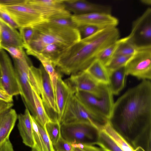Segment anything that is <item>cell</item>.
<instances>
[{
  "label": "cell",
  "mask_w": 151,
  "mask_h": 151,
  "mask_svg": "<svg viewBox=\"0 0 151 151\" xmlns=\"http://www.w3.org/2000/svg\"><path fill=\"white\" fill-rule=\"evenodd\" d=\"M109 122L136 151H151V83L143 80L114 103Z\"/></svg>",
  "instance_id": "cell-1"
},
{
  "label": "cell",
  "mask_w": 151,
  "mask_h": 151,
  "mask_svg": "<svg viewBox=\"0 0 151 151\" xmlns=\"http://www.w3.org/2000/svg\"><path fill=\"white\" fill-rule=\"evenodd\" d=\"M119 37V31L116 27L102 29L66 49L59 57L55 67L59 71L70 76L85 71L101 50Z\"/></svg>",
  "instance_id": "cell-2"
},
{
  "label": "cell",
  "mask_w": 151,
  "mask_h": 151,
  "mask_svg": "<svg viewBox=\"0 0 151 151\" xmlns=\"http://www.w3.org/2000/svg\"><path fill=\"white\" fill-rule=\"evenodd\" d=\"M33 27V38L24 47L27 55L32 52H40L44 46L50 44H60L68 47L81 40L77 28L62 27L48 21Z\"/></svg>",
  "instance_id": "cell-3"
},
{
  "label": "cell",
  "mask_w": 151,
  "mask_h": 151,
  "mask_svg": "<svg viewBox=\"0 0 151 151\" xmlns=\"http://www.w3.org/2000/svg\"><path fill=\"white\" fill-rule=\"evenodd\" d=\"M0 6L12 17L19 27H34L48 22L43 14L28 0H5Z\"/></svg>",
  "instance_id": "cell-4"
},
{
  "label": "cell",
  "mask_w": 151,
  "mask_h": 151,
  "mask_svg": "<svg viewBox=\"0 0 151 151\" xmlns=\"http://www.w3.org/2000/svg\"><path fill=\"white\" fill-rule=\"evenodd\" d=\"M109 121L93 113L79 101L74 93L69 97L60 124L82 122L90 124L99 130L103 129Z\"/></svg>",
  "instance_id": "cell-5"
},
{
  "label": "cell",
  "mask_w": 151,
  "mask_h": 151,
  "mask_svg": "<svg viewBox=\"0 0 151 151\" xmlns=\"http://www.w3.org/2000/svg\"><path fill=\"white\" fill-rule=\"evenodd\" d=\"M74 94L88 110L109 121L114 103L113 94L108 85H103L102 92L99 96L81 91H77Z\"/></svg>",
  "instance_id": "cell-6"
},
{
  "label": "cell",
  "mask_w": 151,
  "mask_h": 151,
  "mask_svg": "<svg viewBox=\"0 0 151 151\" xmlns=\"http://www.w3.org/2000/svg\"><path fill=\"white\" fill-rule=\"evenodd\" d=\"M61 137L71 144L93 145L100 131L90 124L78 122L61 124Z\"/></svg>",
  "instance_id": "cell-7"
},
{
  "label": "cell",
  "mask_w": 151,
  "mask_h": 151,
  "mask_svg": "<svg viewBox=\"0 0 151 151\" xmlns=\"http://www.w3.org/2000/svg\"><path fill=\"white\" fill-rule=\"evenodd\" d=\"M14 68L20 91V94L27 107L35 117V108L29 72L31 63L26 55L20 59H13Z\"/></svg>",
  "instance_id": "cell-8"
},
{
  "label": "cell",
  "mask_w": 151,
  "mask_h": 151,
  "mask_svg": "<svg viewBox=\"0 0 151 151\" xmlns=\"http://www.w3.org/2000/svg\"><path fill=\"white\" fill-rule=\"evenodd\" d=\"M127 75L139 79H151V46L138 48L125 66Z\"/></svg>",
  "instance_id": "cell-9"
},
{
  "label": "cell",
  "mask_w": 151,
  "mask_h": 151,
  "mask_svg": "<svg viewBox=\"0 0 151 151\" xmlns=\"http://www.w3.org/2000/svg\"><path fill=\"white\" fill-rule=\"evenodd\" d=\"M127 37L137 48L151 46V8L133 22L131 32Z\"/></svg>",
  "instance_id": "cell-10"
},
{
  "label": "cell",
  "mask_w": 151,
  "mask_h": 151,
  "mask_svg": "<svg viewBox=\"0 0 151 151\" xmlns=\"http://www.w3.org/2000/svg\"><path fill=\"white\" fill-rule=\"evenodd\" d=\"M1 85L7 92L13 97L20 94L19 87L14 66L4 50H0Z\"/></svg>",
  "instance_id": "cell-11"
},
{
  "label": "cell",
  "mask_w": 151,
  "mask_h": 151,
  "mask_svg": "<svg viewBox=\"0 0 151 151\" xmlns=\"http://www.w3.org/2000/svg\"><path fill=\"white\" fill-rule=\"evenodd\" d=\"M65 82L74 93L81 91L99 96L102 92L103 84L96 81L86 71L70 76Z\"/></svg>",
  "instance_id": "cell-12"
},
{
  "label": "cell",
  "mask_w": 151,
  "mask_h": 151,
  "mask_svg": "<svg viewBox=\"0 0 151 151\" xmlns=\"http://www.w3.org/2000/svg\"><path fill=\"white\" fill-rule=\"evenodd\" d=\"M39 68L42 79L41 96L44 106L50 121L60 122L54 90L51 82L48 75L42 65Z\"/></svg>",
  "instance_id": "cell-13"
},
{
  "label": "cell",
  "mask_w": 151,
  "mask_h": 151,
  "mask_svg": "<svg viewBox=\"0 0 151 151\" xmlns=\"http://www.w3.org/2000/svg\"><path fill=\"white\" fill-rule=\"evenodd\" d=\"M72 19L77 27L84 25H91L105 28L115 27L118 24L119 21L111 14L100 13L72 14Z\"/></svg>",
  "instance_id": "cell-14"
},
{
  "label": "cell",
  "mask_w": 151,
  "mask_h": 151,
  "mask_svg": "<svg viewBox=\"0 0 151 151\" xmlns=\"http://www.w3.org/2000/svg\"><path fill=\"white\" fill-rule=\"evenodd\" d=\"M34 7L41 12L48 20L70 15L65 7L64 0H28Z\"/></svg>",
  "instance_id": "cell-15"
},
{
  "label": "cell",
  "mask_w": 151,
  "mask_h": 151,
  "mask_svg": "<svg viewBox=\"0 0 151 151\" xmlns=\"http://www.w3.org/2000/svg\"><path fill=\"white\" fill-rule=\"evenodd\" d=\"M65 9L74 15L92 13L111 14V7L109 6L93 3L86 0H64Z\"/></svg>",
  "instance_id": "cell-16"
},
{
  "label": "cell",
  "mask_w": 151,
  "mask_h": 151,
  "mask_svg": "<svg viewBox=\"0 0 151 151\" xmlns=\"http://www.w3.org/2000/svg\"><path fill=\"white\" fill-rule=\"evenodd\" d=\"M1 29L0 49L12 46L24 48V45L19 33L0 18Z\"/></svg>",
  "instance_id": "cell-17"
},
{
  "label": "cell",
  "mask_w": 151,
  "mask_h": 151,
  "mask_svg": "<svg viewBox=\"0 0 151 151\" xmlns=\"http://www.w3.org/2000/svg\"><path fill=\"white\" fill-rule=\"evenodd\" d=\"M30 114L29 110L26 107L24 113L18 115L17 126L23 142L26 145L32 148L35 146V142Z\"/></svg>",
  "instance_id": "cell-18"
},
{
  "label": "cell",
  "mask_w": 151,
  "mask_h": 151,
  "mask_svg": "<svg viewBox=\"0 0 151 151\" xmlns=\"http://www.w3.org/2000/svg\"><path fill=\"white\" fill-rule=\"evenodd\" d=\"M72 93L66 83L62 79L60 74L56 85L55 96L60 123L70 96Z\"/></svg>",
  "instance_id": "cell-19"
},
{
  "label": "cell",
  "mask_w": 151,
  "mask_h": 151,
  "mask_svg": "<svg viewBox=\"0 0 151 151\" xmlns=\"http://www.w3.org/2000/svg\"><path fill=\"white\" fill-rule=\"evenodd\" d=\"M17 116L16 111L12 108L0 113V145L9 139Z\"/></svg>",
  "instance_id": "cell-20"
},
{
  "label": "cell",
  "mask_w": 151,
  "mask_h": 151,
  "mask_svg": "<svg viewBox=\"0 0 151 151\" xmlns=\"http://www.w3.org/2000/svg\"><path fill=\"white\" fill-rule=\"evenodd\" d=\"M109 88L113 95H118L124 86L127 75L125 66L109 72Z\"/></svg>",
  "instance_id": "cell-21"
},
{
  "label": "cell",
  "mask_w": 151,
  "mask_h": 151,
  "mask_svg": "<svg viewBox=\"0 0 151 151\" xmlns=\"http://www.w3.org/2000/svg\"><path fill=\"white\" fill-rule=\"evenodd\" d=\"M85 71L99 83L108 84L109 72L105 66L98 60H95Z\"/></svg>",
  "instance_id": "cell-22"
},
{
  "label": "cell",
  "mask_w": 151,
  "mask_h": 151,
  "mask_svg": "<svg viewBox=\"0 0 151 151\" xmlns=\"http://www.w3.org/2000/svg\"><path fill=\"white\" fill-rule=\"evenodd\" d=\"M28 55L37 58L41 63L42 65L48 75L55 91L57 81L60 74L55 69V67L49 58L38 52H32Z\"/></svg>",
  "instance_id": "cell-23"
},
{
  "label": "cell",
  "mask_w": 151,
  "mask_h": 151,
  "mask_svg": "<svg viewBox=\"0 0 151 151\" xmlns=\"http://www.w3.org/2000/svg\"><path fill=\"white\" fill-rule=\"evenodd\" d=\"M32 88L35 108V116L34 118L42 126L45 127L46 124L50 120L40 96L34 88L32 87Z\"/></svg>",
  "instance_id": "cell-24"
},
{
  "label": "cell",
  "mask_w": 151,
  "mask_h": 151,
  "mask_svg": "<svg viewBox=\"0 0 151 151\" xmlns=\"http://www.w3.org/2000/svg\"><path fill=\"white\" fill-rule=\"evenodd\" d=\"M95 145L104 151H123L104 129L99 131Z\"/></svg>",
  "instance_id": "cell-25"
},
{
  "label": "cell",
  "mask_w": 151,
  "mask_h": 151,
  "mask_svg": "<svg viewBox=\"0 0 151 151\" xmlns=\"http://www.w3.org/2000/svg\"><path fill=\"white\" fill-rule=\"evenodd\" d=\"M67 48L61 45L52 44L46 45L38 52L50 59L55 67L56 63L60 55Z\"/></svg>",
  "instance_id": "cell-26"
},
{
  "label": "cell",
  "mask_w": 151,
  "mask_h": 151,
  "mask_svg": "<svg viewBox=\"0 0 151 151\" xmlns=\"http://www.w3.org/2000/svg\"><path fill=\"white\" fill-rule=\"evenodd\" d=\"M103 129L123 151H136L129 143L113 128L109 122Z\"/></svg>",
  "instance_id": "cell-27"
},
{
  "label": "cell",
  "mask_w": 151,
  "mask_h": 151,
  "mask_svg": "<svg viewBox=\"0 0 151 151\" xmlns=\"http://www.w3.org/2000/svg\"><path fill=\"white\" fill-rule=\"evenodd\" d=\"M119 40V44L114 55L132 56L135 54L138 48L127 36Z\"/></svg>",
  "instance_id": "cell-28"
},
{
  "label": "cell",
  "mask_w": 151,
  "mask_h": 151,
  "mask_svg": "<svg viewBox=\"0 0 151 151\" xmlns=\"http://www.w3.org/2000/svg\"><path fill=\"white\" fill-rule=\"evenodd\" d=\"M29 78L31 86L38 94L41 96L42 90V79L40 68H37L32 65L29 68Z\"/></svg>",
  "instance_id": "cell-29"
},
{
  "label": "cell",
  "mask_w": 151,
  "mask_h": 151,
  "mask_svg": "<svg viewBox=\"0 0 151 151\" xmlns=\"http://www.w3.org/2000/svg\"><path fill=\"white\" fill-rule=\"evenodd\" d=\"M45 128L52 145H55L61 136L60 123L50 121L46 124Z\"/></svg>",
  "instance_id": "cell-30"
},
{
  "label": "cell",
  "mask_w": 151,
  "mask_h": 151,
  "mask_svg": "<svg viewBox=\"0 0 151 151\" xmlns=\"http://www.w3.org/2000/svg\"><path fill=\"white\" fill-rule=\"evenodd\" d=\"M119 40L101 50L97 55L96 59L106 66L114 55L119 44Z\"/></svg>",
  "instance_id": "cell-31"
},
{
  "label": "cell",
  "mask_w": 151,
  "mask_h": 151,
  "mask_svg": "<svg viewBox=\"0 0 151 151\" xmlns=\"http://www.w3.org/2000/svg\"><path fill=\"white\" fill-rule=\"evenodd\" d=\"M132 56L114 55L105 66L108 72L126 66Z\"/></svg>",
  "instance_id": "cell-32"
},
{
  "label": "cell",
  "mask_w": 151,
  "mask_h": 151,
  "mask_svg": "<svg viewBox=\"0 0 151 151\" xmlns=\"http://www.w3.org/2000/svg\"><path fill=\"white\" fill-rule=\"evenodd\" d=\"M33 134L35 148L39 151H46L42 139L39 132L37 122L34 117L30 114Z\"/></svg>",
  "instance_id": "cell-33"
},
{
  "label": "cell",
  "mask_w": 151,
  "mask_h": 151,
  "mask_svg": "<svg viewBox=\"0 0 151 151\" xmlns=\"http://www.w3.org/2000/svg\"><path fill=\"white\" fill-rule=\"evenodd\" d=\"M72 15L59 17L51 19L48 21L52 23L62 27L77 28L76 24L72 19Z\"/></svg>",
  "instance_id": "cell-34"
},
{
  "label": "cell",
  "mask_w": 151,
  "mask_h": 151,
  "mask_svg": "<svg viewBox=\"0 0 151 151\" xmlns=\"http://www.w3.org/2000/svg\"><path fill=\"white\" fill-rule=\"evenodd\" d=\"M104 28L91 25H82L77 27L81 39L88 37Z\"/></svg>",
  "instance_id": "cell-35"
},
{
  "label": "cell",
  "mask_w": 151,
  "mask_h": 151,
  "mask_svg": "<svg viewBox=\"0 0 151 151\" xmlns=\"http://www.w3.org/2000/svg\"><path fill=\"white\" fill-rule=\"evenodd\" d=\"M19 29L24 47L28 45L32 40L34 33V28L32 27H19Z\"/></svg>",
  "instance_id": "cell-36"
},
{
  "label": "cell",
  "mask_w": 151,
  "mask_h": 151,
  "mask_svg": "<svg viewBox=\"0 0 151 151\" xmlns=\"http://www.w3.org/2000/svg\"><path fill=\"white\" fill-rule=\"evenodd\" d=\"M36 122L39 132L42 139L46 151H54L52 144L45 128L42 126L37 121Z\"/></svg>",
  "instance_id": "cell-37"
},
{
  "label": "cell",
  "mask_w": 151,
  "mask_h": 151,
  "mask_svg": "<svg viewBox=\"0 0 151 151\" xmlns=\"http://www.w3.org/2000/svg\"><path fill=\"white\" fill-rule=\"evenodd\" d=\"M54 151H73L71 143L65 140L61 136L58 142L53 145Z\"/></svg>",
  "instance_id": "cell-38"
},
{
  "label": "cell",
  "mask_w": 151,
  "mask_h": 151,
  "mask_svg": "<svg viewBox=\"0 0 151 151\" xmlns=\"http://www.w3.org/2000/svg\"><path fill=\"white\" fill-rule=\"evenodd\" d=\"M2 49L7 51L13 59H22L26 55L23 48L10 46L3 48Z\"/></svg>",
  "instance_id": "cell-39"
},
{
  "label": "cell",
  "mask_w": 151,
  "mask_h": 151,
  "mask_svg": "<svg viewBox=\"0 0 151 151\" xmlns=\"http://www.w3.org/2000/svg\"><path fill=\"white\" fill-rule=\"evenodd\" d=\"M0 18L16 29L19 28L18 25L10 15L0 6Z\"/></svg>",
  "instance_id": "cell-40"
},
{
  "label": "cell",
  "mask_w": 151,
  "mask_h": 151,
  "mask_svg": "<svg viewBox=\"0 0 151 151\" xmlns=\"http://www.w3.org/2000/svg\"><path fill=\"white\" fill-rule=\"evenodd\" d=\"M73 151H101L99 148L92 145L82 144H72Z\"/></svg>",
  "instance_id": "cell-41"
},
{
  "label": "cell",
  "mask_w": 151,
  "mask_h": 151,
  "mask_svg": "<svg viewBox=\"0 0 151 151\" xmlns=\"http://www.w3.org/2000/svg\"><path fill=\"white\" fill-rule=\"evenodd\" d=\"M0 101L6 102H13V97L9 95L0 84Z\"/></svg>",
  "instance_id": "cell-42"
},
{
  "label": "cell",
  "mask_w": 151,
  "mask_h": 151,
  "mask_svg": "<svg viewBox=\"0 0 151 151\" xmlns=\"http://www.w3.org/2000/svg\"><path fill=\"white\" fill-rule=\"evenodd\" d=\"M0 151H14L12 145L9 139L0 145Z\"/></svg>",
  "instance_id": "cell-43"
},
{
  "label": "cell",
  "mask_w": 151,
  "mask_h": 151,
  "mask_svg": "<svg viewBox=\"0 0 151 151\" xmlns=\"http://www.w3.org/2000/svg\"><path fill=\"white\" fill-rule=\"evenodd\" d=\"M13 105V102H6L0 101V113L11 108Z\"/></svg>",
  "instance_id": "cell-44"
},
{
  "label": "cell",
  "mask_w": 151,
  "mask_h": 151,
  "mask_svg": "<svg viewBox=\"0 0 151 151\" xmlns=\"http://www.w3.org/2000/svg\"><path fill=\"white\" fill-rule=\"evenodd\" d=\"M141 3L148 6H150L151 4V0H141L140 1Z\"/></svg>",
  "instance_id": "cell-45"
},
{
  "label": "cell",
  "mask_w": 151,
  "mask_h": 151,
  "mask_svg": "<svg viewBox=\"0 0 151 151\" xmlns=\"http://www.w3.org/2000/svg\"><path fill=\"white\" fill-rule=\"evenodd\" d=\"M32 148L31 151H39L37 149L34 147H33Z\"/></svg>",
  "instance_id": "cell-46"
},
{
  "label": "cell",
  "mask_w": 151,
  "mask_h": 151,
  "mask_svg": "<svg viewBox=\"0 0 151 151\" xmlns=\"http://www.w3.org/2000/svg\"><path fill=\"white\" fill-rule=\"evenodd\" d=\"M1 69L0 68V84L1 85Z\"/></svg>",
  "instance_id": "cell-47"
},
{
  "label": "cell",
  "mask_w": 151,
  "mask_h": 151,
  "mask_svg": "<svg viewBox=\"0 0 151 151\" xmlns=\"http://www.w3.org/2000/svg\"><path fill=\"white\" fill-rule=\"evenodd\" d=\"M0 41H1V29L0 28Z\"/></svg>",
  "instance_id": "cell-48"
},
{
  "label": "cell",
  "mask_w": 151,
  "mask_h": 151,
  "mask_svg": "<svg viewBox=\"0 0 151 151\" xmlns=\"http://www.w3.org/2000/svg\"><path fill=\"white\" fill-rule=\"evenodd\" d=\"M1 50L0 48V50Z\"/></svg>",
  "instance_id": "cell-49"
}]
</instances>
